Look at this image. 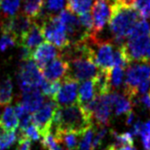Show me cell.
Here are the masks:
<instances>
[{
  "label": "cell",
  "mask_w": 150,
  "mask_h": 150,
  "mask_svg": "<svg viewBox=\"0 0 150 150\" xmlns=\"http://www.w3.org/2000/svg\"><path fill=\"white\" fill-rule=\"evenodd\" d=\"M131 108H132V100L128 97H126L124 94H120L118 100H117L114 105L115 114L117 116H120L122 114H127V113L131 111Z\"/></svg>",
  "instance_id": "obj_25"
},
{
  "label": "cell",
  "mask_w": 150,
  "mask_h": 150,
  "mask_svg": "<svg viewBox=\"0 0 150 150\" xmlns=\"http://www.w3.org/2000/svg\"><path fill=\"white\" fill-rule=\"evenodd\" d=\"M54 139L59 144H63L67 149L78 150L79 135L72 132H54Z\"/></svg>",
  "instance_id": "obj_17"
},
{
  "label": "cell",
  "mask_w": 150,
  "mask_h": 150,
  "mask_svg": "<svg viewBox=\"0 0 150 150\" xmlns=\"http://www.w3.org/2000/svg\"><path fill=\"white\" fill-rule=\"evenodd\" d=\"M58 105L54 100L48 98L38 110H36L33 115V123L38 128L41 137L43 135L51 132L53 127V120Z\"/></svg>",
  "instance_id": "obj_7"
},
{
  "label": "cell",
  "mask_w": 150,
  "mask_h": 150,
  "mask_svg": "<svg viewBox=\"0 0 150 150\" xmlns=\"http://www.w3.org/2000/svg\"><path fill=\"white\" fill-rule=\"evenodd\" d=\"M79 81L66 76L61 82L60 89L54 100L58 106H68L78 103Z\"/></svg>",
  "instance_id": "obj_11"
},
{
  "label": "cell",
  "mask_w": 150,
  "mask_h": 150,
  "mask_svg": "<svg viewBox=\"0 0 150 150\" xmlns=\"http://www.w3.org/2000/svg\"><path fill=\"white\" fill-rule=\"evenodd\" d=\"M104 150H118V148H117V147H116V146H115L114 144H110V145L108 146L107 148H106V149H104Z\"/></svg>",
  "instance_id": "obj_40"
},
{
  "label": "cell",
  "mask_w": 150,
  "mask_h": 150,
  "mask_svg": "<svg viewBox=\"0 0 150 150\" xmlns=\"http://www.w3.org/2000/svg\"><path fill=\"white\" fill-rule=\"evenodd\" d=\"M88 43L92 49L93 59L100 70L110 71L114 67V46L109 41H101L96 36L88 38Z\"/></svg>",
  "instance_id": "obj_6"
},
{
  "label": "cell",
  "mask_w": 150,
  "mask_h": 150,
  "mask_svg": "<svg viewBox=\"0 0 150 150\" xmlns=\"http://www.w3.org/2000/svg\"><path fill=\"white\" fill-rule=\"evenodd\" d=\"M106 133H107L106 126H98V128L95 129V133H94V138H93V142H92L93 150L98 148V146L101 144V142L104 139Z\"/></svg>",
  "instance_id": "obj_33"
},
{
  "label": "cell",
  "mask_w": 150,
  "mask_h": 150,
  "mask_svg": "<svg viewBox=\"0 0 150 150\" xmlns=\"http://www.w3.org/2000/svg\"><path fill=\"white\" fill-rule=\"evenodd\" d=\"M44 0H24L23 13L30 18H36L42 13Z\"/></svg>",
  "instance_id": "obj_19"
},
{
  "label": "cell",
  "mask_w": 150,
  "mask_h": 150,
  "mask_svg": "<svg viewBox=\"0 0 150 150\" xmlns=\"http://www.w3.org/2000/svg\"><path fill=\"white\" fill-rule=\"evenodd\" d=\"M140 135L142 136V144L145 150H150V120L142 123Z\"/></svg>",
  "instance_id": "obj_34"
},
{
  "label": "cell",
  "mask_w": 150,
  "mask_h": 150,
  "mask_svg": "<svg viewBox=\"0 0 150 150\" xmlns=\"http://www.w3.org/2000/svg\"><path fill=\"white\" fill-rule=\"evenodd\" d=\"M32 54H33V51L28 49L27 47L20 45V49H19V53H18V57H19V59L21 61H27L32 59Z\"/></svg>",
  "instance_id": "obj_36"
},
{
  "label": "cell",
  "mask_w": 150,
  "mask_h": 150,
  "mask_svg": "<svg viewBox=\"0 0 150 150\" xmlns=\"http://www.w3.org/2000/svg\"><path fill=\"white\" fill-rule=\"evenodd\" d=\"M0 115H1V111H0Z\"/></svg>",
  "instance_id": "obj_42"
},
{
  "label": "cell",
  "mask_w": 150,
  "mask_h": 150,
  "mask_svg": "<svg viewBox=\"0 0 150 150\" xmlns=\"http://www.w3.org/2000/svg\"><path fill=\"white\" fill-rule=\"evenodd\" d=\"M53 125L54 132H72L82 136L93 126V119L79 103L58 106Z\"/></svg>",
  "instance_id": "obj_1"
},
{
  "label": "cell",
  "mask_w": 150,
  "mask_h": 150,
  "mask_svg": "<svg viewBox=\"0 0 150 150\" xmlns=\"http://www.w3.org/2000/svg\"><path fill=\"white\" fill-rule=\"evenodd\" d=\"M92 5V0H67V10L76 14L88 13Z\"/></svg>",
  "instance_id": "obj_23"
},
{
  "label": "cell",
  "mask_w": 150,
  "mask_h": 150,
  "mask_svg": "<svg viewBox=\"0 0 150 150\" xmlns=\"http://www.w3.org/2000/svg\"><path fill=\"white\" fill-rule=\"evenodd\" d=\"M127 117H126V124L127 125H131V124L135 123V122H136V116H135V114L130 111L129 113H127Z\"/></svg>",
  "instance_id": "obj_38"
},
{
  "label": "cell",
  "mask_w": 150,
  "mask_h": 150,
  "mask_svg": "<svg viewBox=\"0 0 150 150\" xmlns=\"http://www.w3.org/2000/svg\"><path fill=\"white\" fill-rule=\"evenodd\" d=\"M2 1H3V0H0V4H1V3H2Z\"/></svg>",
  "instance_id": "obj_41"
},
{
  "label": "cell",
  "mask_w": 150,
  "mask_h": 150,
  "mask_svg": "<svg viewBox=\"0 0 150 150\" xmlns=\"http://www.w3.org/2000/svg\"><path fill=\"white\" fill-rule=\"evenodd\" d=\"M21 103L30 113H35L44 103V96L39 88H34L29 92L22 94Z\"/></svg>",
  "instance_id": "obj_15"
},
{
  "label": "cell",
  "mask_w": 150,
  "mask_h": 150,
  "mask_svg": "<svg viewBox=\"0 0 150 150\" xmlns=\"http://www.w3.org/2000/svg\"><path fill=\"white\" fill-rule=\"evenodd\" d=\"M140 18V14L135 7L123 5L117 0L109 20V29L117 44L122 45L125 43L124 40L130 35Z\"/></svg>",
  "instance_id": "obj_2"
},
{
  "label": "cell",
  "mask_w": 150,
  "mask_h": 150,
  "mask_svg": "<svg viewBox=\"0 0 150 150\" xmlns=\"http://www.w3.org/2000/svg\"><path fill=\"white\" fill-rule=\"evenodd\" d=\"M43 40H44V36H43L41 25H39L36 22H33L32 27L27 34L25 35L24 38L21 39L19 45L25 46L28 49L33 51V49L36 48L41 44Z\"/></svg>",
  "instance_id": "obj_14"
},
{
  "label": "cell",
  "mask_w": 150,
  "mask_h": 150,
  "mask_svg": "<svg viewBox=\"0 0 150 150\" xmlns=\"http://www.w3.org/2000/svg\"><path fill=\"white\" fill-rule=\"evenodd\" d=\"M14 112L19 120V130L24 131L28 126H30L33 123V117L30 114L26 108L24 107V105L19 102L17 103L16 106L14 107Z\"/></svg>",
  "instance_id": "obj_21"
},
{
  "label": "cell",
  "mask_w": 150,
  "mask_h": 150,
  "mask_svg": "<svg viewBox=\"0 0 150 150\" xmlns=\"http://www.w3.org/2000/svg\"><path fill=\"white\" fill-rule=\"evenodd\" d=\"M61 82L60 81H48V80L44 79L43 82L40 85L39 89L43 94V96L47 97L51 100H54L57 95L58 91L60 89Z\"/></svg>",
  "instance_id": "obj_24"
},
{
  "label": "cell",
  "mask_w": 150,
  "mask_h": 150,
  "mask_svg": "<svg viewBox=\"0 0 150 150\" xmlns=\"http://www.w3.org/2000/svg\"><path fill=\"white\" fill-rule=\"evenodd\" d=\"M124 70L125 69L120 67H113L109 72V79H110V85L112 88H119L122 86L124 79Z\"/></svg>",
  "instance_id": "obj_27"
},
{
  "label": "cell",
  "mask_w": 150,
  "mask_h": 150,
  "mask_svg": "<svg viewBox=\"0 0 150 150\" xmlns=\"http://www.w3.org/2000/svg\"><path fill=\"white\" fill-rule=\"evenodd\" d=\"M44 39L57 47L58 49L65 50L71 45L64 24L61 22L58 14L47 16L41 24Z\"/></svg>",
  "instance_id": "obj_4"
},
{
  "label": "cell",
  "mask_w": 150,
  "mask_h": 150,
  "mask_svg": "<svg viewBox=\"0 0 150 150\" xmlns=\"http://www.w3.org/2000/svg\"><path fill=\"white\" fill-rule=\"evenodd\" d=\"M44 79L42 71L35 61L32 59L22 61L17 75V82L22 94L34 88H39Z\"/></svg>",
  "instance_id": "obj_5"
},
{
  "label": "cell",
  "mask_w": 150,
  "mask_h": 150,
  "mask_svg": "<svg viewBox=\"0 0 150 150\" xmlns=\"http://www.w3.org/2000/svg\"><path fill=\"white\" fill-rule=\"evenodd\" d=\"M13 81L10 76L0 82V106L9 105L13 100Z\"/></svg>",
  "instance_id": "obj_20"
},
{
  "label": "cell",
  "mask_w": 150,
  "mask_h": 150,
  "mask_svg": "<svg viewBox=\"0 0 150 150\" xmlns=\"http://www.w3.org/2000/svg\"><path fill=\"white\" fill-rule=\"evenodd\" d=\"M117 3V0H95L93 5V19L95 33L98 35L107 22L110 20L113 10Z\"/></svg>",
  "instance_id": "obj_10"
},
{
  "label": "cell",
  "mask_w": 150,
  "mask_h": 150,
  "mask_svg": "<svg viewBox=\"0 0 150 150\" xmlns=\"http://www.w3.org/2000/svg\"><path fill=\"white\" fill-rule=\"evenodd\" d=\"M65 1L66 0H44V8L48 13V16L62 11L65 6Z\"/></svg>",
  "instance_id": "obj_30"
},
{
  "label": "cell",
  "mask_w": 150,
  "mask_h": 150,
  "mask_svg": "<svg viewBox=\"0 0 150 150\" xmlns=\"http://www.w3.org/2000/svg\"><path fill=\"white\" fill-rule=\"evenodd\" d=\"M0 123L9 131L17 129V127L19 126V120L14 112V108L7 106L0 118Z\"/></svg>",
  "instance_id": "obj_18"
},
{
  "label": "cell",
  "mask_w": 150,
  "mask_h": 150,
  "mask_svg": "<svg viewBox=\"0 0 150 150\" xmlns=\"http://www.w3.org/2000/svg\"><path fill=\"white\" fill-rule=\"evenodd\" d=\"M148 95H149V96H150V92H149V94H148Z\"/></svg>",
  "instance_id": "obj_43"
},
{
  "label": "cell",
  "mask_w": 150,
  "mask_h": 150,
  "mask_svg": "<svg viewBox=\"0 0 150 150\" xmlns=\"http://www.w3.org/2000/svg\"><path fill=\"white\" fill-rule=\"evenodd\" d=\"M96 97L97 95H96V91H95L93 79L82 81V83L80 84L79 88L78 103L81 106L85 105L92 101Z\"/></svg>",
  "instance_id": "obj_16"
},
{
  "label": "cell",
  "mask_w": 150,
  "mask_h": 150,
  "mask_svg": "<svg viewBox=\"0 0 150 150\" xmlns=\"http://www.w3.org/2000/svg\"><path fill=\"white\" fill-rule=\"evenodd\" d=\"M69 63L65 58L59 56L42 70L44 79L48 81H60L68 75Z\"/></svg>",
  "instance_id": "obj_13"
},
{
  "label": "cell",
  "mask_w": 150,
  "mask_h": 150,
  "mask_svg": "<svg viewBox=\"0 0 150 150\" xmlns=\"http://www.w3.org/2000/svg\"><path fill=\"white\" fill-rule=\"evenodd\" d=\"M135 9L138 11L141 18L147 19L150 17V0H136Z\"/></svg>",
  "instance_id": "obj_31"
},
{
  "label": "cell",
  "mask_w": 150,
  "mask_h": 150,
  "mask_svg": "<svg viewBox=\"0 0 150 150\" xmlns=\"http://www.w3.org/2000/svg\"><path fill=\"white\" fill-rule=\"evenodd\" d=\"M41 144L46 150H62V147L56 141L54 136L51 132L41 137Z\"/></svg>",
  "instance_id": "obj_29"
},
{
  "label": "cell",
  "mask_w": 150,
  "mask_h": 150,
  "mask_svg": "<svg viewBox=\"0 0 150 150\" xmlns=\"http://www.w3.org/2000/svg\"><path fill=\"white\" fill-rule=\"evenodd\" d=\"M59 56H61V53L58 52L57 47L52 43L45 41L36 47L35 51H33L32 58L42 71L47 65Z\"/></svg>",
  "instance_id": "obj_12"
},
{
  "label": "cell",
  "mask_w": 150,
  "mask_h": 150,
  "mask_svg": "<svg viewBox=\"0 0 150 150\" xmlns=\"http://www.w3.org/2000/svg\"><path fill=\"white\" fill-rule=\"evenodd\" d=\"M118 150H137V149L134 147V145L133 146H131V145H124V146H122V147H120Z\"/></svg>",
  "instance_id": "obj_39"
},
{
  "label": "cell",
  "mask_w": 150,
  "mask_h": 150,
  "mask_svg": "<svg viewBox=\"0 0 150 150\" xmlns=\"http://www.w3.org/2000/svg\"><path fill=\"white\" fill-rule=\"evenodd\" d=\"M21 0H3L0 4V16L9 18L17 14L20 8Z\"/></svg>",
  "instance_id": "obj_22"
},
{
  "label": "cell",
  "mask_w": 150,
  "mask_h": 150,
  "mask_svg": "<svg viewBox=\"0 0 150 150\" xmlns=\"http://www.w3.org/2000/svg\"><path fill=\"white\" fill-rule=\"evenodd\" d=\"M21 132H22V134L25 137L28 138L31 141H38L41 139V134H40L38 128L34 123H32L30 126H28L26 129L24 131H21Z\"/></svg>",
  "instance_id": "obj_35"
},
{
  "label": "cell",
  "mask_w": 150,
  "mask_h": 150,
  "mask_svg": "<svg viewBox=\"0 0 150 150\" xmlns=\"http://www.w3.org/2000/svg\"><path fill=\"white\" fill-rule=\"evenodd\" d=\"M111 135L115 139V144H113L117 148H120L124 145H134V136L131 132H125L118 134L116 131H111Z\"/></svg>",
  "instance_id": "obj_26"
},
{
  "label": "cell",
  "mask_w": 150,
  "mask_h": 150,
  "mask_svg": "<svg viewBox=\"0 0 150 150\" xmlns=\"http://www.w3.org/2000/svg\"><path fill=\"white\" fill-rule=\"evenodd\" d=\"M139 101L144 106L145 108L150 109V96L149 95H142L141 98H139Z\"/></svg>",
  "instance_id": "obj_37"
},
{
  "label": "cell",
  "mask_w": 150,
  "mask_h": 150,
  "mask_svg": "<svg viewBox=\"0 0 150 150\" xmlns=\"http://www.w3.org/2000/svg\"><path fill=\"white\" fill-rule=\"evenodd\" d=\"M32 25V18L25 16L24 13L16 14L14 16L9 17L5 20L4 25H3L2 34L7 33V34L12 35L16 38L18 45H19L21 39L29 32Z\"/></svg>",
  "instance_id": "obj_9"
},
{
  "label": "cell",
  "mask_w": 150,
  "mask_h": 150,
  "mask_svg": "<svg viewBox=\"0 0 150 150\" xmlns=\"http://www.w3.org/2000/svg\"><path fill=\"white\" fill-rule=\"evenodd\" d=\"M17 44L18 42L16 38L12 35L7 34V33H3L1 38H0V51L1 52H5L9 48H12Z\"/></svg>",
  "instance_id": "obj_32"
},
{
  "label": "cell",
  "mask_w": 150,
  "mask_h": 150,
  "mask_svg": "<svg viewBox=\"0 0 150 150\" xmlns=\"http://www.w3.org/2000/svg\"><path fill=\"white\" fill-rule=\"evenodd\" d=\"M17 140V133L16 130H8L2 136H0V150H7Z\"/></svg>",
  "instance_id": "obj_28"
},
{
  "label": "cell",
  "mask_w": 150,
  "mask_h": 150,
  "mask_svg": "<svg viewBox=\"0 0 150 150\" xmlns=\"http://www.w3.org/2000/svg\"><path fill=\"white\" fill-rule=\"evenodd\" d=\"M150 80V61H134L127 67L124 79L123 94L131 100L139 98L138 87L141 83Z\"/></svg>",
  "instance_id": "obj_3"
},
{
  "label": "cell",
  "mask_w": 150,
  "mask_h": 150,
  "mask_svg": "<svg viewBox=\"0 0 150 150\" xmlns=\"http://www.w3.org/2000/svg\"><path fill=\"white\" fill-rule=\"evenodd\" d=\"M124 46L132 62L147 60L146 54L150 47V35H138L132 33L128 36Z\"/></svg>",
  "instance_id": "obj_8"
}]
</instances>
